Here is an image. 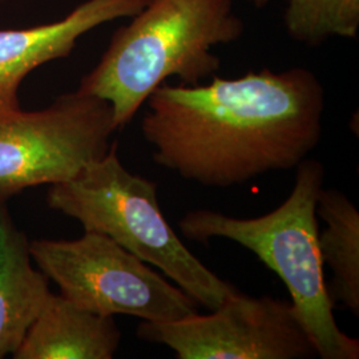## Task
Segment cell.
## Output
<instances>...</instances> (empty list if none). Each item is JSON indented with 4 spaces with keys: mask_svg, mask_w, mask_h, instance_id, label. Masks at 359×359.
<instances>
[{
    "mask_svg": "<svg viewBox=\"0 0 359 359\" xmlns=\"http://www.w3.org/2000/svg\"><path fill=\"white\" fill-rule=\"evenodd\" d=\"M154 161L210 188L243 185L308 158L321 142L325 88L305 67L264 68L208 84H161L147 100Z\"/></svg>",
    "mask_w": 359,
    "mask_h": 359,
    "instance_id": "cell-1",
    "label": "cell"
},
{
    "mask_svg": "<svg viewBox=\"0 0 359 359\" xmlns=\"http://www.w3.org/2000/svg\"><path fill=\"white\" fill-rule=\"evenodd\" d=\"M129 19L77 88L112 107L116 130L169 77L194 86L216 75L221 62L213 48L234 43L245 31L231 0H148Z\"/></svg>",
    "mask_w": 359,
    "mask_h": 359,
    "instance_id": "cell-2",
    "label": "cell"
},
{
    "mask_svg": "<svg viewBox=\"0 0 359 359\" xmlns=\"http://www.w3.org/2000/svg\"><path fill=\"white\" fill-rule=\"evenodd\" d=\"M295 168L293 191L269 213L237 218L200 209L182 216L180 231L192 241L226 238L255 253L287 287L295 317L317 355L358 359V339L342 332L334 317L335 304L318 249L317 201L325 184V167L318 160L305 158Z\"/></svg>",
    "mask_w": 359,
    "mask_h": 359,
    "instance_id": "cell-3",
    "label": "cell"
},
{
    "mask_svg": "<svg viewBox=\"0 0 359 359\" xmlns=\"http://www.w3.org/2000/svg\"><path fill=\"white\" fill-rule=\"evenodd\" d=\"M47 204L77 219L84 231L102 233L163 271L209 311L237 292L180 240L161 212L157 182L129 172L117 154V142L76 177L51 185Z\"/></svg>",
    "mask_w": 359,
    "mask_h": 359,
    "instance_id": "cell-4",
    "label": "cell"
},
{
    "mask_svg": "<svg viewBox=\"0 0 359 359\" xmlns=\"http://www.w3.org/2000/svg\"><path fill=\"white\" fill-rule=\"evenodd\" d=\"M32 261L60 295L100 316L172 322L198 313V304L112 238L84 231L76 240H35Z\"/></svg>",
    "mask_w": 359,
    "mask_h": 359,
    "instance_id": "cell-5",
    "label": "cell"
},
{
    "mask_svg": "<svg viewBox=\"0 0 359 359\" xmlns=\"http://www.w3.org/2000/svg\"><path fill=\"white\" fill-rule=\"evenodd\" d=\"M115 132L112 107L77 90L39 111L0 112V204L76 177L107 154Z\"/></svg>",
    "mask_w": 359,
    "mask_h": 359,
    "instance_id": "cell-6",
    "label": "cell"
},
{
    "mask_svg": "<svg viewBox=\"0 0 359 359\" xmlns=\"http://www.w3.org/2000/svg\"><path fill=\"white\" fill-rule=\"evenodd\" d=\"M137 337L169 347L179 359H306L317 351L290 301L237 290L209 314L142 321Z\"/></svg>",
    "mask_w": 359,
    "mask_h": 359,
    "instance_id": "cell-7",
    "label": "cell"
},
{
    "mask_svg": "<svg viewBox=\"0 0 359 359\" xmlns=\"http://www.w3.org/2000/svg\"><path fill=\"white\" fill-rule=\"evenodd\" d=\"M147 3L87 0L62 20L23 29H0V112L20 108L18 90L31 71L67 57L83 35L116 19L133 16Z\"/></svg>",
    "mask_w": 359,
    "mask_h": 359,
    "instance_id": "cell-8",
    "label": "cell"
},
{
    "mask_svg": "<svg viewBox=\"0 0 359 359\" xmlns=\"http://www.w3.org/2000/svg\"><path fill=\"white\" fill-rule=\"evenodd\" d=\"M121 333L114 317L79 308L63 295L48 297L15 359H111Z\"/></svg>",
    "mask_w": 359,
    "mask_h": 359,
    "instance_id": "cell-9",
    "label": "cell"
},
{
    "mask_svg": "<svg viewBox=\"0 0 359 359\" xmlns=\"http://www.w3.org/2000/svg\"><path fill=\"white\" fill-rule=\"evenodd\" d=\"M51 290L32 265L29 243L7 208L0 204V359L13 354L46 305Z\"/></svg>",
    "mask_w": 359,
    "mask_h": 359,
    "instance_id": "cell-10",
    "label": "cell"
},
{
    "mask_svg": "<svg viewBox=\"0 0 359 359\" xmlns=\"http://www.w3.org/2000/svg\"><path fill=\"white\" fill-rule=\"evenodd\" d=\"M317 216L326 228L318 233V249L323 265L333 270L334 304L339 302L359 316V212L345 193L322 189Z\"/></svg>",
    "mask_w": 359,
    "mask_h": 359,
    "instance_id": "cell-11",
    "label": "cell"
},
{
    "mask_svg": "<svg viewBox=\"0 0 359 359\" xmlns=\"http://www.w3.org/2000/svg\"><path fill=\"white\" fill-rule=\"evenodd\" d=\"M283 23L289 38L310 47L329 39H355L359 0H286Z\"/></svg>",
    "mask_w": 359,
    "mask_h": 359,
    "instance_id": "cell-12",
    "label": "cell"
},
{
    "mask_svg": "<svg viewBox=\"0 0 359 359\" xmlns=\"http://www.w3.org/2000/svg\"><path fill=\"white\" fill-rule=\"evenodd\" d=\"M245 1H248L249 4H252L255 8L262 10V8H265V7L269 4L271 0H245Z\"/></svg>",
    "mask_w": 359,
    "mask_h": 359,
    "instance_id": "cell-13",
    "label": "cell"
},
{
    "mask_svg": "<svg viewBox=\"0 0 359 359\" xmlns=\"http://www.w3.org/2000/svg\"><path fill=\"white\" fill-rule=\"evenodd\" d=\"M1 1H3V0H0V3H1Z\"/></svg>",
    "mask_w": 359,
    "mask_h": 359,
    "instance_id": "cell-14",
    "label": "cell"
}]
</instances>
